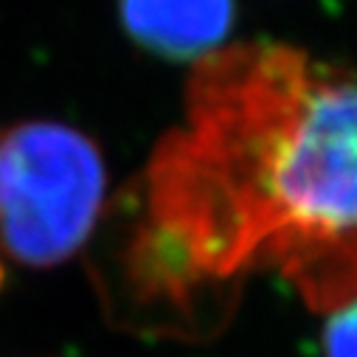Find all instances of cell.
<instances>
[{"label":"cell","mask_w":357,"mask_h":357,"mask_svg":"<svg viewBox=\"0 0 357 357\" xmlns=\"http://www.w3.org/2000/svg\"><path fill=\"white\" fill-rule=\"evenodd\" d=\"M256 264L332 310L357 293V76L276 43L197 62L130 245V279L152 298Z\"/></svg>","instance_id":"obj_1"},{"label":"cell","mask_w":357,"mask_h":357,"mask_svg":"<svg viewBox=\"0 0 357 357\" xmlns=\"http://www.w3.org/2000/svg\"><path fill=\"white\" fill-rule=\"evenodd\" d=\"M107 172L84 132L31 121L0 135V245L31 267L70 259L91 236Z\"/></svg>","instance_id":"obj_2"},{"label":"cell","mask_w":357,"mask_h":357,"mask_svg":"<svg viewBox=\"0 0 357 357\" xmlns=\"http://www.w3.org/2000/svg\"><path fill=\"white\" fill-rule=\"evenodd\" d=\"M127 34L166 59H206L234 23V0H119Z\"/></svg>","instance_id":"obj_3"},{"label":"cell","mask_w":357,"mask_h":357,"mask_svg":"<svg viewBox=\"0 0 357 357\" xmlns=\"http://www.w3.org/2000/svg\"><path fill=\"white\" fill-rule=\"evenodd\" d=\"M326 357H357V293L332 310L324 329Z\"/></svg>","instance_id":"obj_4"}]
</instances>
